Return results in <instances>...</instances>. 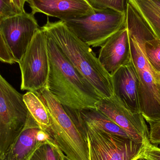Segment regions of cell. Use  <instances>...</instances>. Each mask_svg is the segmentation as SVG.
I'll return each instance as SVG.
<instances>
[{
  "mask_svg": "<svg viewBox=\"0 0 160 160\" xmlns=\"http://www.w3.org/2000/svg\"><path fill=\"white\" fill-rule=\"evenodd\" d=\"M155 75H156V79H157V83L158 85L159 88L160 90V73L155 72Z\"/></svg>",
  "mask_w": 160,
  "mask_h": 160,
  "instance_id": "obj_26",
  "label": "cell"
},
{
  "mask_svg": "<svg viewBox=\"0 0 160 160\" xmlns=\"http://www.w3.org/2000/svg\"><path fill=\"white\" fill-rule=\"evenodd\" d=\"M155 37L160 39V0H128Z\"/></svg>",
  "mask_w": 160,
  "mask_h": 160,
  "instance_id": "obj_15",
  "label": "cell"
},
{
  "mask_svg": "<svg viewBox=\"0 0 160 160\" xmlns=\"http://www.w3.org/2000/svg\"><path fill=\"white\" fill-rule=\"evenodd\" d=\"M142 156L148 160H160V148L148 143L146 145Z\"/></svg>",
  "mask_w": 160,
  "mask_h": 160,
  "instance_id": "obj_23",
  "label": "cell"
},
{
  "mask_svg": "<svg viewBox=\"0 0 160 160\" xmlns=\"http://www.w3.org/2000/svg\"><path fill=\"white\" fill-rule=\"evenodd\" d=\"M11 1H12V0H11Z\"/></svg>",
  "mask_w": 160,
  "mask_h": 160,
  "instance_id": "obj_29",
  "label": "cell"
},
{
  "mask_svg": "<svg viewBox=\"0 0 160 160\" xmlns=\"http://www.w3.org/2000/svg\"><path fill=\"white\" fill-rule=\"evenodd\" d=\"M13 3L22 12H25L24 9V4L26 0H12Z\"/></svg>",
  "mask_w": 160,
  "mask_h": 160,
  "instance_id": "obj_25",
  "label": "cell"
},
{
  "mask_svg": "<svg viewBox=\"0 0 160 160\" xmlns=\"http://www.w3.org/2000/svg\"><path fill=\"white\" fill-rule=\"evenodd\" d=\"M21 89L36 92L46 87L49 70L47 37L40 28L18 62Z\"/></svg>",
  "mask_w": 160,
  "mask_h": 160,
  "instance_id": "obj_8",
  "label": "cell"
},
{
  "mask_svg": "<svg viewBox=\"0 0 160 160\" xmlns=\"http://www.w3.org/2000/svg\"><path fill=\"white\" fill-rule=\"evenodd\" d=\"M84 122L89 160H135L142 155L145 144L108 133L91 123Z\"/></svg>",
  "mask_w": 160,
  "mask_h": 160,
  "instance_id": "obj_6",
  "label": "cell"
},
{
  "mask_svg": "<svg viewBox=\"0 0 160 160\" xmlns=\"http://www.w3.org/2000/svg\"><path fill=\"white\" fill-rule=\"evenodd\" d=\"M11 0H0V18H4L23 13Z\"/></svg>",
  "mask_w": 160,
  "mask_h": 160,
  "instance_id": "obj_21",
  "label": "cell"
},
{
  "mask_svg": "<svg viewBox=\"0 0 160 160\" xmlns=\"http://www.w3.org/2000/svg\"><path fill=\"white\" fill-rule=\"evenodd\" d=\"M32 13H41L60 20L73 19L95 13L87 0H26Z\"/></svg>",
  "mask_w": 160,
  "mask_h": 160,
  "instance_id": "obj_12",
  "label": "cell"
},
{
  "mask_svg": "<svg viewBox=\"0 0 160 160\" xmlns=\"http://www.w3.org/2000/svg\"><path fill=\"white\" fill-rule=\"evenodd\" d=\"M138 43L151 67L155 72L160 73V39L155 38L143 43Z\"/></svg>",
  "mask_w": 160,
  "mask_h": 160,
  "instance_id": "obj_19",
  "label": "cell"
},
{
  "mask_svg": "<svg viewBox=\"0 0 160 160\" xmlns=\"http://www.w3.org/2000/svg\"><path fill=\"white\" fill-rule=\"evenodd\" d=\"M94 10L110 9L127 13L128 0H87Z\"/></svg>",
  "mask_w": 160,
  "mask_h": 160,
  "instance_id": "obj_20",
  "label": "cell"
},
{
  "mask_svg": "<svg viewBox=\"0 0 160 160\" xmlns=\"http://www.w3.org/2000/svg\"><path fill=\"white\" fill-rule=\"evenodd\" d=\"M111 77L114 96L132 113H141L139 104V80L132 61L128 64L121 67Z\"/></svg>",
  "mask_w": 160,
  "mask_h": 160,
  "instance_id": "obj_13",
  "label": "cell"
},
{
  "mask_svg": "<svg viewBox=\"0 0 160 160\" xmlns=\"http://www.w3.org/2000/svg\"><path fill=\"white\" fill-rule=\"evenodd\" d=\"M98 58L111 76L121 67L131 62L130 36L127 24L101 47Z\"/></svg>",
  "mask_w": 160,
  "mask_h": 160,
  "instance_id": "obj_11",
  "label": "cell"
},
{
  "mask_svg": "<svg viewBox=\"0 0 160 160\" xmlns=\"http://www.w3.org/2000/svg\"><path fill=\"white\" fill-rule=\"evenodd\" d=\"M28 115L23 95L0 74V159L3 158L22 131Z\"/></svg>",
  "mask_w": 160,
  "mask_h": 160,
  "instance_id": "obj_4",
  "label": "cell"
},
{
  "mask_svg": "<svg viewBox=\"0 0 160 160\" xmlns=\"http://www.w3.org/2000/svg\"><path fill=\"white\" fill-rule=\"evenodd\" d=\"M132 59L139 80L140 111L146 121L160 120V90L155 71L147 60L141 46L130 35Z\"/></svg>",
  "mask_w": 160,
  "mask_h": 160,
  "instance_id": "obj_7",
  "label": "cell"
},
{
  "mask_svg": "<svg viewBox=\"0 0 160 160\" xmlns=\"http://www.w3.org/2000/svg\"><path fill=\"white\" fill-rule=\"evenodd\" d=\"M34 16L24 12L0 20L3 38L16 62L21 60L40 28Z\"/></svg>",
  "mask_w": 160,
  "mask_h": 160,
  "instance_id": "obj_9",
  "label": "cell"
},
{
  "mask_svg": "<svg viewBox=\"0 0 160 160\" xmlns=\"http://www.w3.org/2000/svg\"><path fill=\"white\" fill-rule=\"evenodd\" d=\"M66 160H69L67 158V157H66Z\"/></svg>",
  "mask_w": 160,
  "mask_h": 160,
  "instance_id": "obj_28",
  "label": "cell"
},
{
  "mask_svg": "<svg viewBox=\"0 0 160 160\" xmlns=\"http://www.w3.org/2000/svg\"><path fill=\"white\" fill-rule=\"evenodd\" d=\"M23 100L28 112L40 128L47 132L51 126L48 109L42 100L35 92L28 91L23 95Z\"/></svg>",
  "mask_w": 160,
  "mask_h": 160,
  "instance_id": "obj_17",
  "label": "cell"
},
{
  "mask_svg": "<svg viewBox=\"0 0 160 160\" xmlns=\"http://www.w3.org/2000/svg\"><path fill=\"white\" fill-rule=\"evenodd\" d=\"M96 107L125 131L133 141L146 145L150 142L149 131L142 114L132 113L114 96L108 99H101Z\"/></svg>",
  "mask_w": 160,
  "mask_h": 160,
  "instance_id": "obj_10",
  "label": "cell"
},
{
  "mask_svg": "<svg viewBox=\"0 0 160 160\" xmlns=\"http://www.w3.org/2000/svg\"><path fill=\"white\" fill-rule=\"evenodd\" d=\"M0 20H1V18H0ZM0 62L5 63L9 64H12L17 63L5 42L2 32H1V27H0Z\"/></svg>",
  "mask_w": 160,
  "mask_h": 160,
  "instance_id": "obj_22",
  "label": "cell"
},
{
  "mask_svg": "<svg viewBox=\"0 0 160 160\" xmlns=\"http://www.w3.org/2000/svg\"><path fill=\"white\" fill-rule=\"evenodd\" d=\"M50 139L29 113L24 128L3 160H29L42 143Z\"/></svg>",
  "mask_w": 160,
  "mask_h": 160,
  "instance_id": "obj_14",
  "label": "cell"
},
{
  "mask_svg": "<svg viewBox=\"0 0 160 160\" xmlns=\"http://www.w3.org/2000/svg\"><path fill=\"white\" fill-rule=\"evenodd\" d=\"M48 109L51 126L46 133L69 160H89L87 132L79 110L65 107L46 87L34 92Z\"/></svg>",
  "mask_w": 160,
  "mask_h": 160,
  "instance_id": "obj_3",
  "label": "cell"
},
{
  "mask_svg": "<svg viewBox=\"0 0 160 160\" xmlns=\"http://www.w3.org/2000/svg\"><path fill=\"white\" fill-rule=\"evenodd\" d=\"M149 142L152 144H160V120L150 122Z\"/></svg>",
  "mask_w": 160,
  "mask_h": 160,
  "instance_id": "obj_24",
  "label": "cell"
},
{
  "mask_svg": "<svg viewBox=\"0 0 160 160\" xmlns=\"http://www.w3.org/2000/svg\"><path fill=\"white\" fill-rule=\"evenodd\" d=\"M79 111L85 121L91 123L99 129L108 133L129 138L125 131L97 108H86Z\"/></svg>",
  "mask_w": 160,
  "mask_h": 160,
  "instance_id": "obj_16",
  "label": "cell"
},
{
  "mask_svg": "<svg viewBox=\"0 0 160 160\" xmlns=\"http://www.w3.org/2000/svg\"><path fill=\"white\" fill-rule=\"evenodd\" d=\"M135 160H148L147 159L145 158H143V157H142V156H141V157H140V158H138L137 159H136Z\"/></svg>",
  "mask_w": 160,
  "mask_h": 160,
  "instance_id": "obj_27",
  "label": "cell"
},
{
  "mask_svg": "<svg viewBox=\"0 0 160 160\" xmlns=\"http://www.w3.org/2000/svg\"><path fill=\"white\" fill-rule=\"evenodd\" d=\"M72 65L95 88L102 99L114 97L112 77L86 43L72 32L62 20L47 23L41 27Z\"/></svg>",
  "mask_w": 160,
  "mask_h": 160,
  "instance_id": "obj_2",
  "label": "cell"
},
{
  "mask_svg": "<svg viewBox=\"0 0 160 160\" xmlns=\"http://www.w3.org/2000/svg\"><path fill=\"white\" fill-rule=\"evenodd\" d=\"M95 11L92 15L62 21L82 41L97 48L126 25L127 13L110 9Z\"/></svg>",
  "mask_w": 160,
  "mask_h": 160,
  "instance_id": "obj_5",
  "label": "cell"
},
{
  "mask_svg": "<svg viewBox=\"0 0 160 160\" xmlns=\"http://www.w3.org/2000/svg\"><path fill=\"white\" fill-rule=\"evenodd\" d=\"M47 37L49 62L47 89L68 108L76 110L96 108V104L102 98L68 61L54 41Z\"/></svg>",
  "mask_w": 160,
  "mask_h": 160,
  "instance_id": "obj_1",
  "label": "cell"
},
{
  "mask_svg": "<svg viewBox=\"0 0 160 160\" xmlns=\"http://www.w3.org/2000/svg\"><path fill=\"white\" fill-rule=\"evenodd\" d=\"M29 159H30V158H29Z\"/></svg>",
  "mask_w": 160,
  "mask_h": 160,
  "instance_id": "obj_30",
  "label": "cell"
},
{
  "mask_svg": "<svg viewBox=\"0 0 160 160\" xmlns=\"http://www.w3.org/2000/svg\"><path fill=\"white\" fill-rule=\"evenodd\" d=\"M63 152L50 139L41 143L29 160H66Z\"/></svg>",
  "mask_w": 160,
  "mask_h": 160,
  "instance_id": "obj_18",
  "label": "cell"
}]
</instances>
